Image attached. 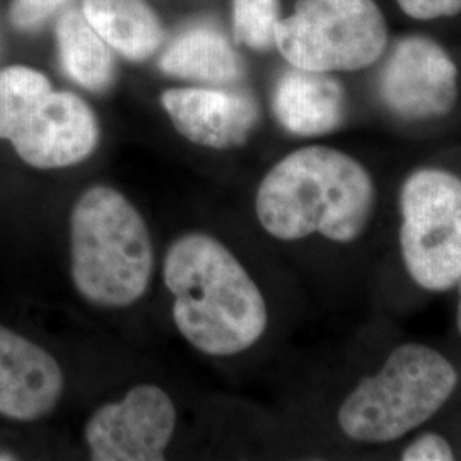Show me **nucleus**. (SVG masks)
Here are the masks:
<instances>
[{"label": "nucleus", "instance_id": "nucleus-21", "mask_svg": "<svg viewBox=\"0 0 461 461\" xmlns=\"http://www.w3.org/2000/svg\"><path fill=\"white\" fill-rule=\"evenodd\" d=\"M0 460H16V456H13L11 453H0Z\"/></svg>", "mask_w": 461, "mask_h": 461}, {"label": "nucleus", "instance_id": "nucleus-7", "mask_svg": "<svg viewBox=\"0 0 461 461\" xmlns=\"http://www.w3.org/2000/svg\"><path fill=\"white\" fill-rule=\"evenodd\" d=\"M400 253L413 282L430 293L461 277V178L420 167L400 188Z\"/></svg>", "mask_w": 461, "mask_h": 461}, {"label": "nucleus", "instance_id": "nucleus-9", "mask_svg": "<svg viewBox=\"0 0 461 461\" xmlns=\"http://www.w3.org/2000/svg\"><path fill=\"white\" fill-rule=\"evenodd\" d=\"M176 428L173 400L159 386L139 384L118 403H106L84 429L96 461L165 460Z\"/></svg>", "mask_w": 461, "mask_h": 461}, {"label": "nucleus", "instance_id": "nucleus-20", "mask_svg": "<svg viewBox=\"0 0 461 461\" xmlns=\"http://www.w3.org/2000/svg\"><path fill=\"white\" fill-rule=\"evenodd\" d=\"M456 287H458V306H456V327H458V331H460L461 335V277L458 280V284H456Z\"/></svg>", "mask_w": 461, "mask_h": 461}, {"label": "nucleus", "instance_id": "nucleus-17", "mask_svg": "<svg viewBox=\"0 0 461 461\" xmlns=\"http://www.w3.org/2000/svg\"><path fill=\"white\" fill-rule=\"evenodd\" d=\"M70 0H13L9 21L13 28L23 33L40 30L50 17L62 11Z\"/></svg>", "mask_w": 461, "mask_h": 461}, {"label": "nucleus", "instance_id": "nucleus-8", "mask_svg": "<svg viewBox=\"0 0 461 461\" xmlns=\"http://www.w3.org/2000/svg\"><path fill=\"white\" fill-rule=\"evenodd\" d=\"M379 96L403 120L443 118L458 101V68L434 40L417 34L402 38L381 68Z\"/></svg>", "mask_w": 461, "mask_h": 461}, {"label": "nucleus", "instance_id": "nucleus-16", "mask_svg": "<svg viewBox=\"0 0 461 461\" xmlns=\"http://www.w3.org/2000/svg\"><path fill=\"white\" fill-rule=\"evenodd\" d=\"M279 0H232V34L238 45L251 50L276 47Z\"/></svg>", "mask_w": 461, "mask_h": 461}, {"label": "nucleus", "instance_id": "nucleus-15", "mask_svg": "<svg viewBox=\"0 0 461 461\" xmlns=\"http://www.w3.org/2000/svg\"><path fill=\"white\" fill-rule=\"evenodd\" d=\"M60 66L67 76L87 91L101 93L115 79L112 47L84 16L83 9H67L55 28Z\"/></svg>", "mask_w": 461, "mask_h": 461}, {"label": "nucleus", "instance_id": "nucleus-14", "mask_svg": "<svg viewBox=\"0 0 461 461\" xmlns=\"http://www.w3.org/2000/svg\"><path fill=\"white\" fill-rule=\"evenodd\" d=\"M83 13L122 57L142 62L165 41V30L146 0H84Z\"/></svg>", "mask_w": 461, "mask_h": 461}, {"label": "nucleus", "instance_id": "nucleus-4", "mask_svg": "<svg viewBox=\"0 0 461 461\" xmlns=\"http://www.w3.org/2000/svg\"><path fill=\"white\" fill-rule=\"evenodd\" d=\"M456 386L458 371L441 352L424 344H402L379 371L356 384L337 420L356 443H393L439 412Z\"/></svg>", "mask_w": 461, "mask_h": 461}, {"label": "nucleus", "instance_id": "nucleus-12", "mask_svg": "<svg viewBox=\"0 0 461 461\" xmlns=\"http://www.w3.org/2000/svg\"><path fill=\"white\" fill-rule=\"evenodd\" d=\"M272 106L287 132L320 137L335 132L346 122V89L330 72L291 66L276 84Z\"/></svg>", "mask_w": 461, "mask_h": 461}, {"label": "nucleus", "instance_id": "nucleus-2", "mask_svg": "<svg viewBox=\"0 0 461 461\" xmlns=\"http://www.w3.org/2000/svg\"><path fill=\"white\" fill-rule=\"evenodd\" d=\"M173 318L200 352L236 356L255 346L267 330L262 291L247 268L209 234H183L167 249L163 267Z\"/></svg>", "mask_w": 461, "mask_h": 461}, {"label": "nucleus", "instance_id": "nucleus-13", "mask_svg": "<svg viewBox=\"0 0 461 461\" xmlns=\"http://www.w3.org/2000/svg\"><path fill=\"white\" fill-rule=\"evenodd\" d=\"M161 70L192 83L234 86L245 77V64L230 38L214 26L183 30L165 50Z\"/></svg>", "mask_w": 461, "mask_h": 461}, {"label": "nucleus", "instance_id": "nucleus-3", "mask_svg": "<svg viewBox=\"0 0 461 461\" xmlns=\"http://www.w3.org/2000/svg\"><path fill=\"white\" fill-rule=\"evenodd\" d=\"M154 268L148 224L110 186H93L70 214V272L77 293L99 308H127L146 294Z\"/></svg>", "mask_w": 461, "mask_h": 461}, {"label": "nucleus", "instance_id": "nucleus-19", "mask_svg": "<svg viewBox=\"0 0 461 461\" xmlns=\"http://www.w3.org/2000/svg\"><path fill=\"white\" fill-rule=\"evenodd\" d=\"M396 2L407 16L419 21L456 16L461 13V0H396Z\"/></svg>", "mask_w": 461, "mask_h": 461}, {"label": "nucleus", "instance_id": "nucleus-5", "mask_svg": "<svg viewBox=\"0 0 461 461\" xmlns=\"http://www.w3.org/2000/svg\"><path fill=\"white\" fill-rule=\"evenodd\" d=\"M0 139L38 169L79 165L98 146V120L84 99L55 91L26 66L0 70Z\"/></svg>", "mask_w": 461, "mask_h": 461}, {"label": "nucleus", "instance_id": "nucleus-18", "mask_svg": "<svg viewBox=\"0 0 461 461\" xmlns=\"http://www.w3.org/2000/svg\"><path fill=\"white\" fill-rule=\"evenodd\" d=\"M403 461H449L455 460V451L449 441L436 434L426 432L415 438L411 445L402 451Z\"/></svg>", "mask_w": 461, "mask_h": 461}, {"label": "nucleus", "instance_id": "nucleus-11", "mask_svg": "<svg viewBox=\"0 0 461 461\" xmlns=\"http://www.w3.org/2000/svg\"><path fill=\"white\" fill-rule=\"evenodd\" d=\"M62 367L47 350L0 325V415L33 422L64 395Z\"/></svg>", "mask_w": 461, "mask_h": 461}, {"label": "nucleus", "instance_id": "nucleus-6", "mask_svg": "<svg viewBox=\"0 0 461 461\" xmlns=\"http://www.w3.org/2000/svg\"><path fill=\"white\" fill-rule=\"evenodd\" d=\"M388 26L373 0H297L276 26V47L289 66L352 72L378 62Z\"/></svg>", "mask_w": 461, "mask_h": 461}, {"label": "nucleus", "instance_id": "nucleus-1", "mask_svg": "<svg viewBox=\"0 0 461 461\" xmlns=\"http://www.w3.org/2000/svg\"><path fill=\"white\" fill-rule=\"evenodd\" d=\"M376 200L375 180L357 159L310 146L287 154L265 175L255 211L262 228L280 241L320 234L347 245L367 230Z\"/></svg>", "mask_w": 461, "mask_h": 461}, {"label": "nucleus", "instance_id": "nucleus-10", "mask_svg": "<svg viewBox=\"0 0 461 461\" xmlns=\"http://www.w3.org/2000/svg\"><path fill=\"white\" fill-rule=\"evenodd\" d=\"M161 104L175 129L203 148L243 146L260 120L257 99L236 89L175 87L163 93Z\"/></svg>", "mask_w": 461, "mask_h": 461}]
</instances>
